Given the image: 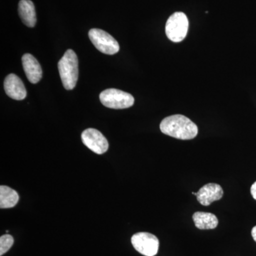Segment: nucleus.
I'll list each match as a JSON object with an SVG mask.
<instances>
[{
	"instance_id": "nucleus-1",
	"label": "nucleus",
	"mask_w": 256,
	"mask_h": 256,
	"mask_svg": "<svg viewBox=\"0 0 256 256\" xmlns=\"http://www.w3.org/2000/svg\"><path fill=\"white\" fill-rule=\"evenodd\" d=\"M160 130L170 137L183 140L194 139L198 134V127L182 114H174L162 120Z\"/></svg>"
},
{
	"instance_id": "nucleus-2",
	"label": "nucleus",
	"mask_w": 256,
	"mask_h": 256,
	"mask_svg": "<svg viewBox=\"0 0 256 256\" xmlns=\"http://www.w3.org/2000/svg\"><path fill=\"white\" fill-rule=\"evenodd\" d=\"M58 68L64 87L68 90L74 89L78 82V60L73 50L66 52L58 62Z\"/></svg>"
},
{
	"instance_id": "nucleus-3",
	"label": "nucleus",
	"mask_w": 256,
	"mask_h": 256,
	"mask_svg": "<svg viewBox=\"0 0 256 256\" xmlns=\"http://www.w3.org/2000/svg\"><path fill=\"white\" fill-rule=\"evenodd\" d=\"M188 20L183 12H175L168 18L165 26L166 36L170 41L178 43L183 41L188 34Z\"/></svg>"
},
{
	"instance_id": "nucleus-4",
	"label": "nucleus",
	"mask_w": 256,
	"mask_h": 256,
	"mask_svg": "<svg viewBox=\"0 0 256 256\" xmlns=\"http://www.w3.org/2000/svg\"><path fill=\"white\" fill-rule=\"evenodd\" d=\"M100 102L108 108L126 109L134 105V98L131 94L118 89H106L100 94Z\"/></svg>"
},
{
	"instance_id": "nucleus-5",
	"label": "nucleus",
	"mask_w": 256,
	"mask_h": 256,
	"mask_svg": "<svg viewBox=\"0 0 256 256\" xmlns=\"http://www.w3.org/2000/svg\"><path fill=\"white\" fill-rule=\"evenodd\" d=\"M89 38L98 50L108 55H114L120 50L118 42L108 32L100 28H92L88 32Z\"/></svg>"
},
{
	"instance_id": "nucleus-6",
	"label": "nucleus",
	"mask_w": 256,
	"mask_h": 256,
	"mask_svg": "<svg viewBox=\"0 0 256 256\" xmlns=\"http://www.w3.org/2000/svg\"><path fill=\"white\" fill-rule=\"evenodd\" d=\"M133 247L138 252L146 256H154L159 250L160 242L153 234L140 232L131 238Z\"/></svg>"
},
{
	"instance_id": "nucleus-7",
	"label": "nucleus",
	"mask_w": 256,
	"mask_h": 256,
	"mask_svg": "<svg viewBox=\"0 0 256 256\" xmlns=\"http://www.w3.org/2000/svg\"><path fill=\"white\" fill-rule=\"evenodd\" d=\"M82 143L98 154H102L108 150V142L105 136L94 128L85 130L82 134Z\"/></svg>"
},
{
	"instance_id": "nucleus-8",
	"label": "nucleus",
	"mask_w": 256,
	"mask_h": 256,
	"mask_svg": "<svg viewBox=\"0 0 256 256\" xmlns=\"http://www.w3.org/2000/svg\"><path fill=\"white\" fill-rule=\"evenodd\" d=\"M5 92L11 98L16 100H24L26 97V90L22 80L14 74H10L4 82Z\"/></svg>"
},
{
	"instance_id": "nucleus-9",
	"label": "nucleus",
	"mask_w": 256,
	"mask_h": 256,
	"mask_svg": "<svg viewBox=\"0 0 256 256\" xmlns=\"http://www.w3.org/2000/svg\"><path fill=\"white\" fill-rule=\"evenodd\" d=\"M223 195V188L220 184L210 183L200 188L196 193V198L203 206H210L212 202L220 200Z\"/></svg>"
},
{
	"instance_id": "nucleus-10",
	"label": "nucleus",
	"mask_w": 256,
	"mask_h": 256,
	"mask_svg": "<svg viewBox=\"0 0 256 256\" xmlns=\"http://www.w3.org/2000/svg\"><path fill=\"white\" fill-rule=\"evenodd\" d=\"M23 68L28 80L33 84H36L42 78V69L38 60L32 54H26L22 58Z\"/></svg>"
},
{
	"instance_id": "nucleus-11",
	"label": "nucleus",
	"mask_w": 256,
	"mask_h": 256,
	"mask_svg": "<svg viewBox=\"0 0 256 256\" xmlns=\"http://www.w3.org/2000/svg\"><path fill=\"white\" fill-rule=\"evenodd\" d=\"M18 14L28 28H34L36 23V10L31 0H21L18 3Z\"/></svg>"
},
{
	"instance_id": "nucleus-12",
	"label": "nucleus",
	"mask_w": 256,
	"mask_h": 256,
	"mask_svg": "<svg viewBox=\"0 0 256 256\" xmlns=\"http://www.w3.org/2000/svg\"><path fill=\"white\" fill-rule=\"evenodd\" d=\"M192 218L196 228L201 230L214 229L218 224L216 216L213 214L207 212H197L194 214Z\"/></svg>"
},
{
	"instance_id": "nucleus-13",
	"label": "nucleus",
	"mask_w": 256,
	"mask_h": 256,
	"mask_svg": "<svg viewBox=\"0 0 256 256\" xmlns=\"http://www.w3.org/2000/svg\"><path fill=\"white\" fill-rule=\"evenodd\" d=\"M20 196L18 192L6 186H0V207L1 208H12L18 203Z\"/></svg>"
},
{
	"instance_id": "nucleus-14",
	"label": "nucleus",
	"mask_w": 256,
	"mask_h": 256,
	"mask_svg": "<svg viewBox=\"0 0 256 256\" xmlns=\"http://www.w3.org/2000/svg\"><path fill=\"white\" fill-rule=\"evenodd\" d=\"M14 244V238L9 234L2 236L0 238V256H3L11 248Z\"/></svg>"
},
{
	"instance_id": "nucleus-15",
	"label": "nucleus",
	"mask_w": 256,
	"mask_h": 256,
	"mask_svg": "<svg viewBox=\"0 0 256 256\" xmlns=\"http://www.w3.org/2000/svg\"><path fill=\"white\" fill-rule=\"evenodd\" d=\"M250 193H252V196L254 197V200H256V182L252 185V188H250Z\"/></svg>"
},
{
	"instance_id": "nucleus-16",
	"label": "nucleus",
	"mask_w": 256,
	"mask_h": 256,
	"mask_svg": "<svg viewBox=\"0 0 256 256\" xmlns=\"http://www.w3.org/2000/svg\"><path fill=\"white\" fill-rule=\"evenodd\" d=\"M252 238H254V240L256 242V226L252 229Z\"/></svg>"
}]
</instances>
